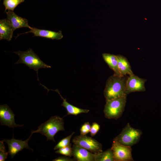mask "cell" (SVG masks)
<instances>
[{
	"label": "cell",
	"instance_id": "obj_1",
	"mask_svg": "<svg viewBox=\"0 0 161 161\" xmlns=\"http://www.w3.org/2000/svg\"><path fill=\"white\" fill-rule=\"evenodd\" d=\"M121 76L114 74L108 78L104 91L106 100L127 96L126 89L128 76Z\"/></svg>",
	"mask_w": 161,
	"mask_h": 161
},
{
	"label": "cell",
	"instance_id": "obj_2",
	"mask_svg": "<svg viewBox=\"0 0 161 161\" xmlns=\"http://www.w3.org/2000/svg\"><path fill=\"white\" fill-rule=\"evenodd\" d=\"M64 123L62 118L58 116L51 117L47 121L41 124L35 131L31 130L33 134L39 133L46 137L47 140L55 142L54 136L60 131H64Z\"/></svg>",
	"mask_w": 161,
	"mask_h": 161
},
{
	"label": "cell",
	"instance_id": "obj_3",
	"mask_svg": "<svg viewBox=\"0 0 161 161\" xmlns=\"http://www.w3.org/2000/svg\"><path fill=\"white\" fill-rule=\"evenodd\" d=\"M19 57L18 60L16 64H24L36 72L38 80H39L38 70L41 68H48L51 66L44 63L38 56L31 49L29 48L25 51H18L13 52Z\"/></svg>",
	"mask_w": 161,
	"mask_h": 161
},
{
	"label": "cell",
	"instance_id": "obj_4",
	"mask_svg": "<svg viewBox=\"0 0 161 161\" xmlns=\"http://www.w3.org/2000/svg\"><path fill=\"white\" fill-rule=\"evenodd\" d=\"M142 134L141 130L133 128L128 123L113 141L124 145L131 146L138 142Z\"/></svg>",
	"mask_w": 161,
	"mask_h": 161
},
{
	"label": "cell",
	"instance_id": "obj_5",
	"mask_svg": "<svg viewBox=\"0 0 161 161\" xmlns=\"http://www.w3.org/2000/svg\"><path fill=\"white\" fill-rule=\"evenodd\" d=\"M126 102V97L106 100L103 112L106 118L117 120L121 117Z\"/></svg>",
	"mask_w": 161,
	"mask_h": 161
},
{
	"label": "cell",
	"instance_id": "obj_6",
	"mask_svg": "<svg viewBox=\"0 0 161 161\" xmlns=\"http://www.w3.org/2000/svg\"><path fill=\"white\" fill-rule=\"evenodd\" d=\"M75 145L93 153L102 151V144L96 140L86 135L76 136L72 140Z\"/></svg>",
	"mask_w": 161,
	"mask_h": 161
},
{
	"label": "cell",
	"instance_id": "obj_7",
	"mask_svg": "<svg viewBox=\"0 0 161 161\" xmlns=\"http://www.w3.org/2000/svg\"><path fill=\"white\" fill-rule=\"evenodd\" d=\"M111 148L112 150L114 161H132L131 146H126L113 141Z\"/></svg>",
	"mask_w": 161,
	"mask_h": 161
},
{
	"label": "cell",
	"instance_id": "obj_8",
	"mask_svg": "<svg viewBox=\"0 0 161 161\" xmlns=\"http://www.w3.org/2000/svg\"><path fill=\"white\" fill-rule=\"evenodd\" d=\"M32 134L31 132L29 137L24 141L16 139L14 138L11 140L3 139V141L6 142L8 145V152L12 158L18 152L22 151L24 148L33 151V149L30 147L28 145V142Z\"/></svg>",
	"mask_w": 161,
	"mask_h": 161
},
{
	"label": "cell",
	"instance_id": "obj_9",
	"mask_svg": "<svg viewBox=\"0 0 161 161\" xmlns=\"http://www.w3.org/2000/svg\"><path fill=\"white\" fill-rule=\"evenodd\" d=\"M15 115L13 111L7 104L0 105V122L1 125H5L13 128L23 126V125L16 123Z\"/></svg>",
	"mask_w": 161,
	"mask_h": 161
},
{
	"label": "cell",
	"instance_id": "obj_10",
	"mask_svg": "<svg viewBox=\"0 0 161 161\" xmlns=\"http://www.w3.org/2000/svg\"><path fill=\"white\" fill-rule=\"evenodd\" d=\"M146 80L140 78L134 74L128 77L126 81V92L127 95L135 92L145 91V83Z\"/></svg>",
	"mask_w": 161,
	"mask_h": 161
},
{
	"label": "cell",
	"instance_id": "obj_11",
	"mask_svg": "<svg viewBox=\"0 0 161 161\" xmlns=\"http://www.w3.org/2000/svg\"><path fill=\"white\" fill-rule=\"evenodd\" d=\"M72 156L78 161H95V153L74 144L72 147Z\"/></svg>",
	"mask_w": 161,
	"mask_h": 161
},
{
	"label": "cell",
	"instance_id": "obj_12",
	"mask_svg": "<svg viewBox=\"0 0 161 161\" xmlns=\"http://www.w3.org/2000/svg\"><path fill=\"white\" fill-rule=\"evenodd\" d=\"M5 12L7 15V19L10 21L14 31L17 29L22 27L31 28L32 27L28 24L27 19L18 16L13 11L8 10Z\"/></svg>",
	"mask_w": 161,
	"mask_h": 161
},
{
	"label": "cell",
	"instance_id": "obj_13",
	"mask_svg": "<svg viewBox=\"0 0 161 161\" xmlns=\"http://www.w3.org/2000/svg\"><path fill=\"white\" fill-rule=\"evenodd\" d=\"M30 30L24 33L18 34L19 35L28 33H32L34 34V36H39L52 39L60 40L63 37V35L61 31H59L58 32H55L47 30H42L32 27Z\"/></svg>",
	"mask_w": 161,
	"mask_h": 161
},
{
	"label": "cell",
	"instance_id": "obj_14",
	"mask_svg": "<svg viewBox=\"0 0 161 161\" xmlns=\"http://www.w3.org/2000/svg\"><path fill=\"white\" fill-rule=\"evenodd\" d=\"M13 31L10 21L7 18L0 20V40L11 41Z\"/></svg>",
	"mask_w": 161,
	"mask_h": 161
},
{
	"label": "cell",
	"instance_id": "obj_15",
	"mask_svg": "<svg viewBox=\"0 0 161 161\" xmlns=\"http://www.w3.org/2000/svg\"><path fill=\"white\" fill-rule=\"evenodd\" d=\"M118 66L119 71L121 76H129L134 74L129 62L125 57L121 55H117Z\"/></svg>",
	"mask_w": 161,
	"mask_h": 161
},
{
	"label": "cell",
	"instance_id": "obj_16",
	"mask_svg": "<svg viewBox=\"0 0 161 161\" xmlns=\"http://www.w3.org/2000/svg\"><path fill=\"white\" fill-rule=\"evenodd\" d=\"M52 90L58 93L63 99V102L61 104V106L65 108L67 112L66 116L70 114L76 116L81 113H87L89 111L88 109H80L69 103L67 101L66 99L62 97L58 89H56L55 90Z\"/></svg>",
	"mask_w": 161,
	"mask_h": 161
},
{
	"label": "cell",
	"instance_id": "obj_17",
	"mask_svg": "<svg viewBox=\"0 0 161 161\" xmlns=\"http://www.w3.org/2000/svg\"><path fill=\"white\" fill-rule=\"evenodd\" d=\"M102 57L108 65L109 67L114 72V74L121 76L118 68L117 55L104 53L102 54Z\"/></svg>",
	"mask_w": 161,
	"mask_h": 161
},
{
	"label": "cell",
	"instance_id": "obj_18",
	"mask_svg": "<svg viewBox=\"0 0 161 161\" xmlns=\"http://www.w3.org/2000/svg\"><path fill=\"white\" fill-rule=\"evenodd\" d=\"M95 154V161H114L113 152L111 148Z\"/></svg>",
	"mask_w": 161,
	"mask_h": 161
},
{
	"label": "cell",
	"instance_id": "obj_19",
	"mask_svg": "<svg viewBox=\"0 0 161 161\" xmlns=\"http://www.w3.org/2000/svg\"><path fill=\"white\" fill-rule=\"evenodd\" d=\"M24 1V0H3V4L5 7L4 11H6L7 10L13 11L18 4Z\"/></svg>",
	"mask_w": 161,
	"mask_h": 161
},
{
	"label": "cell",
	"instance_id": "obj_20",
	"mask_svg": "<svg viewBox=\"0 0 161 161\" xmlns=\"http://www.w3.org/2000/svg\"><path fill=\"white\" fill-rule=\"evenodd\" d=\"M75 133L74 132H72L70 135L61 140L55 146L54 150H58L69 145L70 143L71 138Z\"/></svg>",
	"mask_w": 161,
	"mask_h": 161
},
{
	"label": "cell",
	"instance_id": "obj_21",
	"mask_svg": "<svg viewBox=\"0 0 161 161\" xmlns=\"http://www.w3.org/2000/svg\"><path fill=\"white\" fill-rule=\"evenodd\" d=\"M55 153L66 156L71 157L72 156V147L71 144L62 148H60L55 151Z\"/></svg>",
	"mask_w": 161,
	"mask_h": 161
},
{
	"label": "cell",
	"instance_id": "obj_22",
	"mask_svg": "<svg viewBox=\"0 0 161 161\" xmlns=\"http://www.w3.org/2000/svg\"><path fill=\"white\" fill-rule=\"evenodd\" d=\"M4 141H0V161H4L7 157L8 152L6 151L4 143Z\"/></svg>",
	"mask_w": 161,
	"mask_h": 161
},
{
	"label": "cell",
	"instance_id": "obj_23",
	"mask_svg": "<svg viewBox=\"0 0 161 161\" xmlns=\"http://www.w3.org/2000/svg\"><path fill=\"white\" fill-rule=\"evenodd\" d=\"M91 126L89 122L85 123L80 128V135H86L90 132Z\"/></svg>",
	"mask_w": 161,
	"mask_h": 161
},
{
	"label": "cell",
	"instance_id": "obj_24",
	"mask_svg": "<svg viewBox=\"0 0 161 161\" xmlns=\"http://www.w3.org/2000/svg\"><path fill=\"white\" fill-rule=\"evenodd\" d=\"M100 126L96 122H93L91 126L90 130V135L92 137H94L100 129Z\"/></svg>",
	"mask_w": 161,
	"mask_h": 161
},
{
	"label": "cell",
	"instance_id": "obj_25",
	"mask_svg": "<svg viewBox=\"0 0 161 161\" xmlns=\"http://www.w3.org/2000/svg\"><path fill=\"white\" fill-rule=\"evenodd\" d=\"M75 160L74 158H71L70 157L65 156H60L52 160L53 161H74Z\"/></svg>",
	"mask_w": 161,
	"mask_h": 161
},
{
	"label": "cell",
	"instance_id": "obj_26",
	"mask_svg": "<svg viewBox=\"0 0 161 161\" xmlns=\"http://www.w3.org/2000/svg\"></svg>",
	"mask_w": 161,
	"mask_h": 161
}]
</instances>
